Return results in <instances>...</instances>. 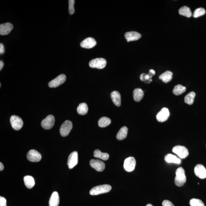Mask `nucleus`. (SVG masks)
Segmentation results:
<instances>
[{"instance_id": "nucleus-1", "label": "nucleus", "mask_w": 206, "mask_h": 206, "mask_svg": "<svg viewBox=\"0 0 206 206\" xmlns=\"http://www.w3.org/2000/svg\"><path fill=\"white\" fill-rule=\"evenodd\" d=\"M176 175L174 179L175 184L178 187L183 186L186 181V177L185 175L184 169L181 167L178 168L176 169Z\"/></svg>"}, {"instance_id": "nucleus-2", "label": "nucleus", "mask_w": 206, "mask_h": 206, "mask_svg": "<svg viewBox=\"0 0 206 206\" xmlns=\"http://www.w3.org/2000/svg\"><path fill=\"white\" fill-rule=\"evenodd\" d=\"M112 189V187L109 185L104 184L96 186L93 188L90 191V194L96 195L108 193Z\"/></svg>"}, {"instance_id": "nucleus-3", "label": "nucleus", "mask_w": 206, "mask_h": 206, "mask_svg": "<svg viewBox=\"0 0 206 206\" xmlns=\"http://www.w3.org/2000/svg\"><path fill=\"white\" fill-rule=\"evenodd\" d=\"M107 65V61L103 58H96L92 60L89 63L90 67L92 68L103 69Z\"/></svg>"}, {"instance_id": "nucleus-4", "label": "nucleus", "mask_w": 206, "mask_h": 206, "mask_svg": "<svg viewBox=\"0 0 206 206\" xmlns=\"http://www.w3.org/2000/svg\"><path fill=\"white\" fill-rule=\"evenodd\" d=\"M172 151L181 158H186L188 155V151L186 147L181 145H176L173 148Z\"/></svg>"}, {"instance_id": "nucleus-5", "label": "nucleus", "mask_w": 206, "mask_h": 206, "mask_svg": "<svg viewBox=\"0 0 206 206\" xmlns=\"http://www.w3.org/2000/svg\"><path fill=\"white\" fill-rule=\"evenodd\" d=\"M10 122L12 127L15 130H19L23 125V121L20 117L16 115L12 116L10 118Z\"/></svg>"}, {"instance_id": "nucleus-6", "label": "nucleus", "mask_w": 206, "mask_h": 206, "mask_svg": "<svg viewBox=\"0 0 206 206\" xmlns=\"http://www.w3.org/2000/svg\"><path fill=\"white\" fill-rule=\"evenodd\" d=\"M73 128V124L70 121L66 120L62 124L60 128V132L62 136L68 135Z\"/></svg>"}, {"instance_id": "nucleus-7", "label": "nucleus", "mask_w": 206, "mask_h": 206, "mask_svg": "<svg viewBox=\"0 0 206 206\" xmlns=\"http://www.w3.org/2000/svg\"><path fill=\"white\" fill-rule=\"evenodd\" d=\"M66 80V76L64 74H61L53 80L50 81L48 86L51 88H55L63 84Z\"/></svg>"}, {"instance_id": "nucleus-8", "label": "nucleus", "mask_w": 206, "mask_h": 206, "mask_svg": "<svg viewBox=\"0 0 206 206\" xmlns=\"http://www.w3.org/2000/svg\"><path fill=\"white\" fill-rule=\"evenodd\" d=\"M136 165L135 159L133 157H129L126 158L124 162V168L128 172H131L134 170Z\"/></svg>"}, {"instance_id": "nucleus-9", "label": "nucleus", "mask_w": 206, "mask_h": 206, "mask_svg": "<svg viewBox=\"0 0 206 206\" xmlns=\"http://www.w3.org/2000/svg\"><path fill=\"white\" fill-rule=\"evenodd\" d=\"M55 119L54 116L50 115H48L41 122V125L43 128L50 129L54 125Z\"/></svg>"}, {"instance_id": "nucleus-10", "label": "nucleus", "mask_w": 206, "mask_h": 206, "mask_svg": "<svg viewBox=\"0 0 206 206\" xmlns=\"http://www.w3.org/2000/svg\"><path fill=\"white\" fill-rule=\"evenodd\" d=\"M27 158L28 160L33 162H39L42 158V156L36 150L32 149L29 150L27 154Z\"/></svg>"}, {"instance_id": "nucleus-11", "label": "nucleus", "mask_w": 206, "mask_h": 206, "mask_svg": "<svg viewBox=\"0 0 206 206\" xmlns=\"http://www.w3.org/2000/svg\"><path fill=\"white\" fill-rule=\"evenodd\" d=\"M169 115L170 114L168 109L164 107L157 113L156 116L157 120L160 122H165L168 118Z\"/></svg>"}, {"instance_id": "nucleus-12", "label": "nucleus", "mask_w": 206, "mask_h": 206, "mask_svg": "<svg viewBox=\"0 0 206 206\" xmlns=\"http://www.w3.org/2000/svg\"><path fill=\"white\" fill-rule=\"evenodd\" d=\"M194 171L195 175L197 177L202 179H205L206 178V169L202 164H197L194 168Z\"/></svg>"}, {"instance_id": "nucleus-13", "label": "nucleus", "mask_w": 206, "mask_h": 206, "mask_svg": "<svg viewBox=\"0 0 206 206\" xmlns=\"http://www.w3.org/2000/svg\"><path fill=\"white\" fill-rule=\"evenodd\" d=\"M78 163V153L77 151L72 152L69 155L68 162V165L69 168H73Z\"/></svg>"}, {"instance_id": "nucleus-14", "label": "nucleus", "mask_w": 206, "mask_h": 206, "mask_svg": "<svg viewBox=\"0 0 206 206\" xmlns=\"http://www.w3.org/2000/svg\"><path fill=\"white\" fill-rule=\"evenodd\" d=\"M90 165L92 167L99 172L103 171L105 168L104 163L98 160L92 159L90 161Z\"/></svg>"}, {"instance_id": "nucleus-15", "label": "nucleus", "mask_w": 206, "mask_h": 206, "mask_svg": "<svg viewBox=\"0 0 206 206\" xmlns=\"http://www.w3.org/2000/svg\"><path fill=\"white\" fill-rule=\"evenodd\" d=\"M13 28V24L10 23L1 24L0 25V34L6 35L11 32Z\"/></svg>"}, {"instance_id": "nucleus-16", "label": "nucleus", "mask_w": 206, "mask_h": 206, "mask_svg": "<svg viewBox=\"0 0 206 206\" xmlns=\"http://www.w3.org/2000/svg\"><path fill=\"white\" fill-rule=\"evenodd\" d=\"M97 44L96 41L92 38H88L81 42V47L86 48H91L94 47Z\"/></svg>"}, {"instance_id": "nucleus-17", "label": "nucleus", "mask_w": 206, "mask_h": 206, "mask_svg": "<svg viewBox=\"0 0 206 206\" xmlns=\"http://www.w3.org/2000/svg\"><path fill=\"white\" fill-rule=\"evenodd\" d=\"M127 42L138 40L141 38V34L137 32H131L126 33L124 35Z\"/></svg>"}, {"instance_id": "nucleus-18", "label": "nucleus", "mask_w": 206, "mask_h": 206, "mask_svg": "<svg viewBox=\"0 0 206 206\" xmlns=\"http://www.w3.org/2000/svg\"><path fill=\"white\" fill-rule=\"evenodd\" d=\"M60 203V198L58 192L55 191L52 193L49 200V206H58Z\"/></svg>"}, {"instance_id": "nucleus-19", "label": "nucleus", "mask_w": 206, "mask_h": 206, "mask_svg": "<svg viewBox=\"0 0 206 206\" xmlns=\"http://www.w3.org/2000/svg\"><path fill=\"white\" fill-rule=\"evenodd\" d=\"M111 97L114 104L119 107L121 104V97L120 93L117 91H114L111 93Z\"/></svg>"}, {"instance_id": "nucleus-20", "label": "nucleus", "mask_w": 206, "mask_h": 206, "mask_svg": "<svg viewBox=\"0 0 206 206\" xmlns=\"http://www.w3.org/2000/svg\"><path fill=\"white\" fill-rule=\"evenodd\" d=\"M164 160L168 163H174L179 164L181 163V160L178 158L176 156L171 154H168L164 157Z\"/></svg>"}, {"instance_id": "nucleus-21", "label": "nucleus", "mask_w": 206, "mask_h": 206, "mask_svg": "<svg viewBox=\"0 0 206 206\" xmlns=\"http://www.w3.org/2000/svg\"><path fill=\"white\" fill-rule=\"evenodd\" d=\"M133 98L135 101L140 102L143 98L144 96L143 92L140 88H136L134 90L133 93Z\"/></svg>"}, {"instance_id": "nucleus-22", "label": "nucleus", "mask_w": 206, "mask_h": 206, "mask_svg": "<svg viewBox=\"0 0 206 206\" xmlns=\"http://www.w3.org/2000/svg\"><path fill=\"white\" fill-rule=\"evenodd\" d=\"M173 73L169 71H167L159 76V79L163 82L167 83L170 81L172 79Z\"/></svg>"}, {"instance_id": "nucleus-23", "label": "nucleus", "mask_w": 206, "mask_h": 206, "mask_svg": "<svg viewBox=\"0 0 206 206\" xmlns=\"http://www.w3.org/2000/svg\"><path fill=\"white\" fill-rule=\"evenodd\" d=\"M24 182L25 186L28 188H32L35 185V181L32 176H26L24 177Z\"/></svg>"}, {"instance_id": "nucleus-24", "label": "nucleus", "mask_w": 206, "mask_h": 206, "mask_svg": "<svg viewBox=\"0 0 206 206\" xmlns=\"http://www.w3.org/2000/svg\"><path fill=\"white\" fill-rule=\"evenodd\" d=\"M93 156L96 158H99L105 161L108 160L109 157V155L108 153H103L98 149L95 150Z\"/></svg>"}, {"instance_id": "nucleus-25", "label": "nucleus", "mask_w": 206, "mask_h": 206, "mask_svg": "<svg viewBox=\"0 0 206 206\" xmlns=\"http://www.w3.org/2000/svg\"><path fill=\"white\" fill-rule=\"evenodd\" d=\"M128 132V129L126 126H123L121 128L117 133V139L119 140L124 139L127 137Z\"/></svg>"}, {"instance_id": "nucleus-26", "label": "nucleus", "mask_w": 206, "mask_h": 206, "mask_svg": "<svg viewBox=\"0 0 206 206\" xmlns=\"http://www.w3.org/2000/svg\"><path fill=\"white\" fill-rule=\"evenodd\" d=\"M78 113L80 115H85L88 113V107L87 104L82 103L79 104L77 109Z\"/></svg>"}, {"instance_id": "nucleus-27", "label": "nucleus", "mask_w": 206, "mask_h": 206, "mask_svg": "<svg viewBox=\"0 0 206 206\" xmlns=\"http://www.w3.org/2000/svg\"><path fill=\"white\" fill-rule=\"evenodd\" d=\"M179 13L180 15L188 17V18H190L192 15L190 8L186 6H183L180 8Z\"/></svg>"}, {"instance_id": "nucleus-28", "label": "nucleus", "mask_w": 206, "mask_h": 206, "mask_svg": "<svg viewBox=\"0 0 206 206\" xmlns=\"http://www.w3.org/2000/svg\"><path fill=\"white\" fill-rule=\"evenodd\" d=\"M186 88L185 86H183L181 84H178L176 85L173 89V92L176 96L182 94L186 91Z\"/></svg>"}, {"instance_id": "nucleus-29", "label": "nucleus", "mask_w": 206, "mask_h": 206, "mask_svg": "<svg viewBox=\"0 0 206 206\" xmlns=\"http://www.w3.org/2000/svg\"><path fill=\"white\" fill-rule=\"evenodd\" d=\"M195 93L193 91L188 93L184 98L185 103L188 105L193 104L195 96Z\"/></svg>"}, {"instance_id": "nucleus-30", "label": "nucleus", "mask_w": 206, "mask_h": 206, "mask_svg": "<svg viewBox=\"0 0 206 206\" xmlns=\"http://www.w3.org/2000/svg\"><path fill=\"white\" fill-rule=\"evenodd\" d=\"M111 123V119L108 117H103L100 118L98 121V126L101 128L106 127Z\"/></svg>"}, {"instance_id": "nucleus-31", "label": "nucleus", "mask_w": 206, "mask_h": 206, "mask_svg": "<svg viewBox=\"0 0 206 206\" xmlns=\"http://www.w3.org/2000/svg\"><path fill=\"white\" fill-rule=\"evenodd\" d=\"M190 206H205V204L201 200L196 198H192L189 202Z\"/></svg>"}, {"instance_id": "nucleus-32", "label": "nucleus", "mask_w": 206, "mask_h": 206, "mask_svg": "<svg viewBox=\"0 0 206 206\" xmlns=\"http://www.w3.org/2000/svg\"><path fill=\"white\" fill-rule=\"evenodd\" d=\"M206 11L205 9L203 8H197L194 12L193 14V17L194 18H197V17L202 16V15L205 14Z\"/></svg>"}, {"instance_id": "nucleus-33", "label": "nucleus", "mask_w": 206, "mask_h": 206, "mask_svg": "<svg viewBox=\"0 0 206 206\" xmlns=\"http://www.w3.org/2000/svg\"><path fill=\"white\" fill-rule=\"evenodd\" d=\"M152 76L153 75L150 73L147 74L145 73H143L140 76V78L142 81H145V82H146L147 81H148V83H150L152 81L151 78L152 77Z\"/></svg>"}, {"instance_id": "nucleus-34", "label": "nucleus", "mask_w": 206, "mask_h": 206, "mask_svg": "<svg viewBox=\"0 0 206 206\" xmlns=\"http://www.w3.org/2000/svg\"><path fill=\"white\" fill-rule=\"evenodd\" d=\"M75 1L74 0H69V13L71 15H73L75 12L74 8V4Z\"/></svg>"}, {"instance_id": "nucleus-35", "label": "nucleus", "mask_w": 206, "mask_h": 206, "mask_svg": "<svg viewBox=\"0 0 206 206\" xmlns=\"http://www.w3.org/2000/svg\"><path fill=\"white\" fill-rule=\"evenodd\" d=\"M163 206H174L172 202L170 201L164 200L162 202Z\"/></svg>"}, {"instance_id": "nucleus-36", "label": "nucleus", "mask_w": 206, "mask_h": 206, "mask_svg": "<svg viewBox=\"0 0 206 206\" xmlns=\"http://www.w3.org/2000/svg\"><path fill=\"white\" fill-rule=\"evenodd\" d=\"M6 199L3 197H0V206H7Z\"/></svg>"}, {"instance_id": "nucleus-37", "label": "nucleus", "mask_w": 206, "mask_h": 206, "mask_svg": "<svg viewBox=\"0 0 206 206\" xmlns=\"http://www.w3.org/2000/svg\"><path fill=\"white\" fill-rule=\"evenodd\" d=\"M5 52L4 47L2 43L0 44V53L3 54Z\"/></svg>"}, {"instance_id": "nucleus-38", "label": "nucleus", "mask_w": 206, "mask_h": 206, "mask_svg": "<svg viewBox=\"0 0 206 206\" xmlns=\"http://www.w3.org/2000/svg\"><path fill=\"white\" fill-rule=\"evenodd\" d=\"M3 66H4V63L3 61L1 60L0 61V70H1L3 69Z\"/></svg>"}, {"instance_id": "nucleus-39", "label": "nucleus", "mask_w": 206, "mask_h": 206, "mask_svg": "<svg viewBox=\"0 0 206 206\" xmlns=\"http://www.w3.org/2000/svg\"><path fill=\"white\" fill-rule=\"evenodd\" d=\"M4 169V166L1 162L0 163V171H3Z\"/></svg>"}, {"instance_id": "nucleus-40", "label": "nucleus", "mask_w": 206, "mask_h": 206, "mask_svg": "<svg viewBox=\"0 0 206 206\" xmlns=\"http://www.w3.org/2000/svg\"><path fill=\"white\" fill-rule=\"evenodd\" d=\"M149 73L154 75L155 74V72L153 69H151L149 70Z\"/></svg>"}, {"instance_id": "nucleus-41", "label": "nucleus", "mask_w": 206, "mask_h": 206, "mask_svg": "<svg viewBox=\"0 0 206 206\" xmlns=\"http://www.w3.org/2000/svg\"><path fill=\"white\" fill-rule=\"evenodd\" d=\"M146 206H153L151 204H148Z\"/></svg>"}, {"instance_id": "nucleus-42", "label": "nucleus", "mask_w": 206, "mask_h": 206, "mask_svg": "<svg viewBox=\"0 0 206 206\" xmlns=\"http://www.w3.org/2000/svg\"><path fill=\"white\" fill-rule=\"evenodd\" d=\"M1 84H0V86H1Z\"/></svg>"}]
</instances>
